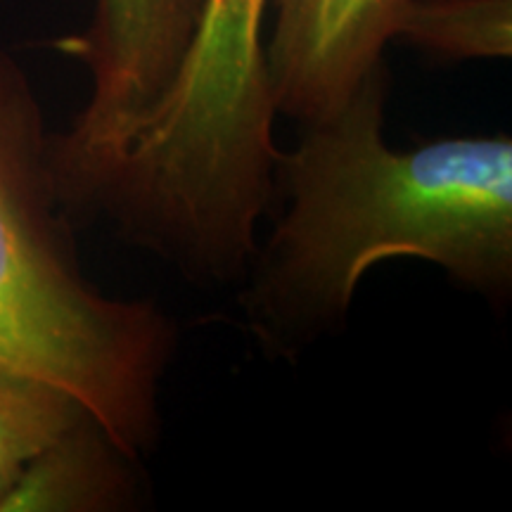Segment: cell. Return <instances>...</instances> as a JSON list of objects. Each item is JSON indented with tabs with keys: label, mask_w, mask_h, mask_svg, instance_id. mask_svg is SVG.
I'll return each mask as SVG.
<instances>
[{
	"label": "cell",
	"mask_w": 512,
	"mask_h": 512,
	"mask_svg": "<svg viewBox=\"0 0 512 512\" xmlns=\"http://www.w3.org/2000/svg\"><path fill=\"white\" fill-rule=\"evenodd\" d=\"M387 67L330 119L280 152L290 207L268 240L252 309L278 332L313 330L349 311L363 273L392 256L434 261L484 292L512 278L510 138L384 143Z\"/></svg>",
	"instance_id": "1"
},
{
	"label": "cell",
	"mask_w": 512,
	"mask_h": 512,
	"mask_svg": "<svg viewBox=\"0 0 512 512\" xmlns=\"http://www.w3.org/2000/svg\"><path fill=\"white\" fill-rule=\"evenodd\" d=\"M57 207L34 91L0 53V368L72 394L133 458L155 434L171 328L152 306L88 285Z\"/></svg>",
	"instance_id": "2"
},
{
	"label": "cell",
	"mask_w": 512,
	"mask_h": 512,
	"mask_svg": "<svg viewBox=\"0 0 512 512\" xmlns=\"http://www.w3.org/2000/svg\"><path fill=\"white\" fill-rule=\"evenodd\" d=\"M268 0H204L174 83L140 124L136 152L159 181L204 197L259 190L278 159L261 41Z\"/></svg>",
	"instance_id": "3"
},
{
	"label": "cell",
	"mask_w": 512,
	"mask_h": 512,
	"mask_svg": "<svg viewBox=\"0 0 512 512\" xmlns=\"http://www.w3.org/2000/svg\"><path fill=\"white\" fill-rule=\"evenodd\" d=\"M204 0H95L88 29L57 43L91 72L93 93L64 136L48 140L62 204L86 209L140 121L174 83Z\"/></svg>",
	"instance_id": "4"
},
{
	"label": "cell",
	"mask_w": 512,
	"mask_h": 512,
	"mask_svg": "<svg viewBox=\"0 0 512 512\" xmlns=\"http://www.w3.org/2000/svg\"><path fill=\"white\" fill-rule=\"evenodd\" d=\"M275 27L266 46L275 110L302 126L330 119L384 67L413 0H268Z\"/></svg>",
	"instance_id": "5"
},
{
	"label": "cell",
	"mask_w": 512,
	"mask_h": 512,
	"mask_svg": "<svg viewBox=\"0 0 512 512\" xmlns=\"http://www.w3.org/2000/svg\"><path fill=\"white\" fill-rule=\"evenodd\" d=\"M112 441L93 420L81 422L31 460L0 501V510H95L112 503L121 475L110 460Z\"/></svg>",
	"instance_id": "6"
},
{
	"label": "cell",
	"mask_w": 512,
	"mask_h": 512,
	"mask_svg": "<svg viewBox=\"0 0 512 512\" xmlns=\"http://www.w3.org/2000/svg\"><path fill=\"white\" fill-rule=\"evenodd\" d=\"M86 420L93 418L72 394L0 368V501L31 460Z\"/></svg>",
	"instance_id": "7"
},
{
	"label": "cell",
	"mask_w": 512,
	"mask_h": 512,
	"mask_svg": "<svg viewBox=\"0 0 512 512\" xmlns=\"http://www.w3.org/2000/svg\"><path fill=\"white\" fill-rule=\"evenodd\" d=\"M444 57H508L510 0H413L399 36Z\"/></svg>",
	"instance_id": "8"
}]
</instances>
